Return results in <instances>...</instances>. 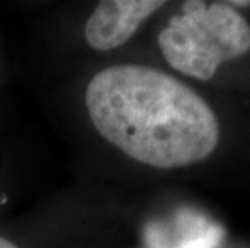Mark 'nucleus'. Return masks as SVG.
Returning <instances> with one entry per match:
<instances>
[{
	"label": "nucleus",
	"mask_w": 250,
	"mask_h": 248,
	"mask_svg": "<svg viewBox=\"0 0 250 248\" xmlns=\"http://www.w3.org/2000/svg\"><path fill=\"white\" fill-rule=\"evenodd\" d=\"M0 248H18V247L15 245L13 242H10L8 239H3V237H0Z\"/></svg>",
	"instance_id": "nucleus-4"
},
{
	"label": "nucleus",
	"mask_w": 250,
	"mask_h": 248,
	"mask_svg": "<svg viewBox=\"0 0 250 248\" xmlns=\"http://www.w3.org/2000/svg\"><path fill=\"white\" fill-rule=\"evenodd\" d=\"M165 2L155 0H105L97 5L84 29L87 44L107 52L126 44L139 26Z\"/></svg>",
	"instance_id": "nucleus-3"
},
{
	"label": "nucleus",
	"mask_w": 250,
	"mask_h": 248,
	"mask_svg": "<svg viewBox=\"0 0 250 248\" xmlns=\"http://www.w3.org/2000/svg\"><path fill=\"white\" fill-rule=\"evenodd\" d=\"M228 5H231L232 8H234V7H249L250 2H229Z\"/></svg>",
	"instance_id": "nucleus-5"
},
{
	"label": "nucleus",
	"mask_w": 250,
	"mask_h": 248,
	"mask_svg": "<svg viewBox=\"0 0 250 248\" xmlns=\"http://www.w3.org/2000/svg\"><path fill=\"white\" fill-rule=\"evenodd\" d=\"M158 45L174 70L210 81L221 63L250 50V24L228 3L186 2L158 34Z\"/></svg>",
	"instance_id": "nucleus-2"
},
{
	"label": "nucleus",
	"mask_w": 250,
	"mask_h": 248,
	"mask_svg": "<svg viewBox=\"0 0 250 248\" xmlns=\"http://www.w3.org/2000/svg\"><path fill=\"white\" fill-rule=\"evenodd\" d=\"M86 107L105 140L144 165L171 170L210 156L220 123L208 103L179 79L139 65L99 71Z\"/></svg>",
	"instance_id": "nucleus-1"
}]
</instances>
